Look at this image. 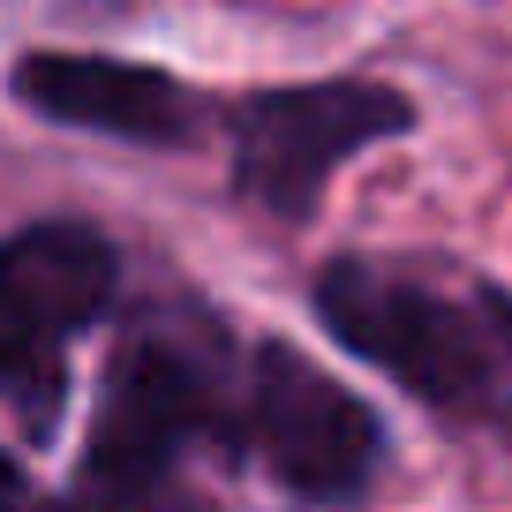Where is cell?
I'll list each match as a JSON object with an SVG mask.
<instances>
[{"mask_svg":"<svg viewBox=\"0 0 512 512\" xmlns=\"http://www.w3.org/2000/svg\"><path fill=\"white\" fill-rule=\"evenodd\" d=\"M196 430H211L204 377L174 347L136 339V347H121V362L106 377V407H98V430H91V475L106 490H151Z\"/></svg>","mask_w":512,"mask_h":512,"instance_id":"cell-4","label":"cell"},{"mask_svg":"<svg viewBox=\"0 0 512 512\" xmlns=\"http://www.w3.org/2000/svg\"><path fill=\"white\" fill-rule=\"evenodd\" d=\"M317 309L362 362H377L422 400H482L512 369V309L490 287L422 279L377 256H339L317 279Z\"/></svg>","mask_w":512,"mask_h":512,"instance_id":"cell-1","label":"cell"},{"mask_svg":"<svg viewBox=\"0 0 512 512\" xmlns=\"http://www.w3.org/2000/svg\"><path fill=\"white\" fill-rule=\"evenodd\" d=\"M249 422H256V445L272 452L279 482L302 497H354L384 445L377 415L294 347H256Z\"/></svg>","mask_w":512,"mask_h":512,"instance_id":"cell-3","label":"cell"},{"mask_svg":"<svg viewBox=\"0 0 512 512\" xmlns=\"http://www.w3.org/2000/svg\"><path fill=\"white\" fill-rule=\"evenodd\" d=\"M8 497H23V467L0 452V505H8Z\"/></svg>","mask_w":512,"mask_h":512,"instance_id":"cell-8","label":"cell"},{"mask_svg":"<svg viewBox=\"0 0 512 512\" xmlns=\"http://www.w3.org/2000/svg\"><path fill=\"white\" fill-rule=\"evenodd\" d=\"M0 392L23 407V422H31V430H46V422H53V400H61V369H53L46 339L23 332V324H8V317H0Z\"/></svg>","mask_w":512,"mask_h":512,"instance_id":"cell-7","label":"cell"},{"mask_svg":"<svg viewBox=\"0 0 512 512\" xmlns=\"http://www.w3.org/2000/svg\"><path fill=\"white\" fill-rule=\"evenodd\" d=\"M407 121V98L384 83H287L234 113V181L249 204L309 219L332 166L377 136H400Z\"/></svg>","mask_w":512,"mask_h":512,"instance_id":"cell-2","label":"cell"},{"mask_svg":"<svg viewBox=\"0 0 512 512\" xmlns=\"http://www.w3.org/2000/svg\"><path fill=\"white\" fill-rule=\"evenodd\" d=\"M16 98L53 121L136 136V144H174L189 128V98L174 76L136 61H98V53H31L16 68Z\"/></svg>","mask_w":512,"mask_h":512,"instance_id":"cell-5","label":"cell"},{"mask_svg":"<svg viewBox=\"0 0 512 512\" xmlns=\"http://www.w3.org/2000/svg\"><path fill=\"white\" fill-rule=\"evenodd\" d=\"M113 294V249L83 219H46L0 241V317L38 339L91 324Z\"/></svg>","mask_w":512,"mask_h":512,"instance_id":"cell-6","label":"cell"}]
</instances>
